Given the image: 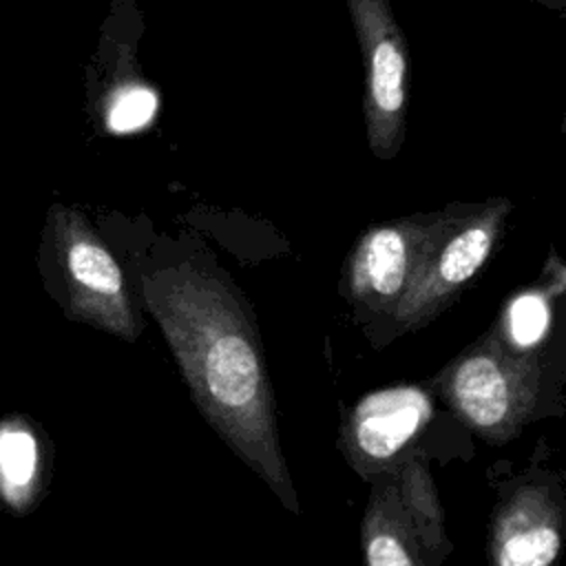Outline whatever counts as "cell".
<instances>
[{
    "label": "cell",
    "instance_id": "6da1fadb",
    "mask_svg": "<svg viewBox=\"0 0 566 566\" xmlns=\"http://www.w3.org/2000/svg\"><path fill=\"white\" fill-rule=\"evenodd\" d=\"M144 301L206 420L279 500L298 513L279 442L265 358L234 285L219 274L184 265L150 276Z\"/></svg>",
    "mask_w": 566,
    "mask_h": 566
},
{
    "label": "cell",
    "instance_id": "52a82bcc",
    "mask_svg": "<svg viewBox=\"0 0 566 566\" xmlns=\"http://www.w3.org/2000/svg\"><path fill=\"white\" fill-rule=\"evenodd\" d=\"M431 413V396L418 385H396L363 396L340 429V447L352 469L371 480L396 464Z\"/></svg>",
    "mask_w": 566,
    "mask_h": 566
},
{
    "label": "cell",
    "instance_id": "7c38bea8",
    "mask_svg": "<svg viewBox=\"0 0 566 566\" xmlns=\"http://www.w3.org/2000/svg\"><path fill=\"white\" fill-rule=\"evenodd\" d=\"M159 108L157 93L142 82H122L108 88L102 99V122L113 135H128L146 128Z\"/></svg>",
    "mask_w": 566,
    "mask_h": 566
},
{
    "label": "cell",
    "instance_id": "8992f818",
    "mask_svg": "<svg viewBox=\"0 0 566 566\" xmlns=\"http://www.w3.org/2000/svg\"><path fill=\"white\" fill-rule=\"evenodd\" d=\"M365 60V115L378 157L400 148L407 102V46L385 0H347Z\"/></svg>",
    "mask_w": 566,
    "mask_h": 566
},
{
    "label": "cell",
    "instance_id": "3957f363",
    "mask_svg": "<svg viewBox=\"0 0 566 566\" xmlns=\"http://www.w3.org/2000/svg\"><path fill=\"white\" fill-rule=\"evenodd\" d=\"M42 259L57 276L69 316L130 343L139 336L142 323L130 305L122 268L80 212L51 208Z\"/></svg>",
    "mask_w": 566,
    "mask_h": 566
},
{
    "label": "cell",
    "instance_id": "8fae6325",
    "mask_svg": "<svg viewBox=\"0 0 566 566\" xmlns=\"http://www.w3.org/2000/svg\"><path fill=\"white\" fill-rule=\"evenodd\" d=\"M502 338L522 352L539 347L551 332V296L548 290H524L511 298L497 327Z\"/></svg>",
    "mask_w": 566,
    "mask_h": 566
},
{
    "label": "cell",
    "instance_id": "277c9868",
    "mask_svg": "<svg viewBox=\"0 0 566 566\" xmlns=\"http://www.w3.org/2000/svg\"><path fill=\"white\" fill-rule=\"evenodd\" d=\"M451 409L489 442L513 438L533 411L539 363L511 347L497 329L473 343L438 380Z\"/></svg>",
    "mask_w": 566,
    "mask_h": 566
},
{
    "label": "cell",
    "instance_id": "7a4b0ae2",
    "mask_svg": "<svg viewBox=\"0 0 566 566\" xmlns=\"http://www.w3.org/2000/svg\"><path fill=\"white\" fill-rule=\"evenodd\" d=\"M360 539L367 566H442L444 511L427 464L400 458L371 478Z\"/></svg>",
    "mask_w": 566,
    "mask_h": 566
},
{
    "label": "cell",
    "instance_id": "ba28073f",
    "mask_svg": "<svg viewBox=\"0 0 566 566\" xmlns=\"http://www.w3.org/2000/svg\"><path fill=\"white\" fill-rule=\"evenodd\" d=\"M427 223L429 219H402L363 234L349 261V287L356 301L394 314L411 279Z\"/></svg>",
    "mask_w": 566,
    "mask_h": 566
},
{
    "label": "cell",
    "instance_id": "9c48e42d",
    "mask_svg": "<svg viewBox=\"0 0 566 566\" xmlns=\"http://www.w3.org/2000/svg\"><path fill=\"white\" fill-rule=\"evenodd\" d=\"M562 548V506L544 489H515L500 506L489 555L491 566H555Z\"/></svg>",
    "mask_w": 566,
    "mask_h": 566
},
{
    "label": "cell",
    "instance_id": "5b68a950",
    "mask_svg": "<svg viewBox=\"0 0 566 566\" xmlns=\"http://www.w3.org/2000/svg\"><path fill=\"white\" fill-rule=\"evenodd\" d=\"M509 203L491 201L467 214L431 217L420 243L411 279L394 310L402 329H416L442 312L489 259Z\"/></svg>",
    "mask_w": 566,
    "mask_h": 566
},
{
    "label": "cell",
    "instance_id": "30bf717a",
    "mask_svg": "<svg viewBox=\"0 0 566 566\" xmlns=\"http://www.w3.org/2000/svg\"><path fill=\"white\" fill-rule=\"evenodd\" d=\"M44 484V453L38 433L24 418L0 422V500L13 513H27Z\"/></svg>",
    "mask_w": 566,
    "mask_h": 566
}]
</instances>
